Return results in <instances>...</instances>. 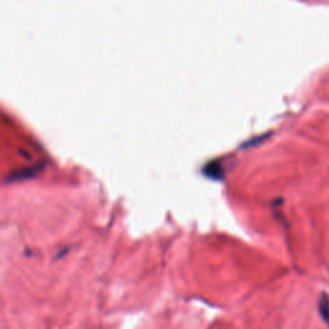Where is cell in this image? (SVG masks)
Masks as SVG:
<instances>
[{
	"instance_id": "cell-1",
	"label": "cell",
	"mask_w": 329,
	"mask_h": 329,
	"mask_svg": "<svg viewBox=\"0 0 329 329\" xmlns=\"http://www.w3.org/2000/svg\"><path fill=\"white\" fill-rule=\"evenodd\" d=\"M205 174L207 175L208 177H212V179H223L224 176V170L223 166H221L218 162H211L207 166L205 167Z\"/></svg>"
},
{
	"instance_id": "cell-2",
	"label": "cell",
	"mask_w": 329,
	"mask_h": 329,
	"mask_svg": "<svg viewBox=\"0 0 329 329\" xmlns=\"http://www.w3.org/2000/svg\"><path fill=\"white\" fill-rule=\"evenodd\" d=\"M318 307L323 320L329 325V297L325 295V293H323V295L320 296Z\"/></svg>"
}]
</instances>
